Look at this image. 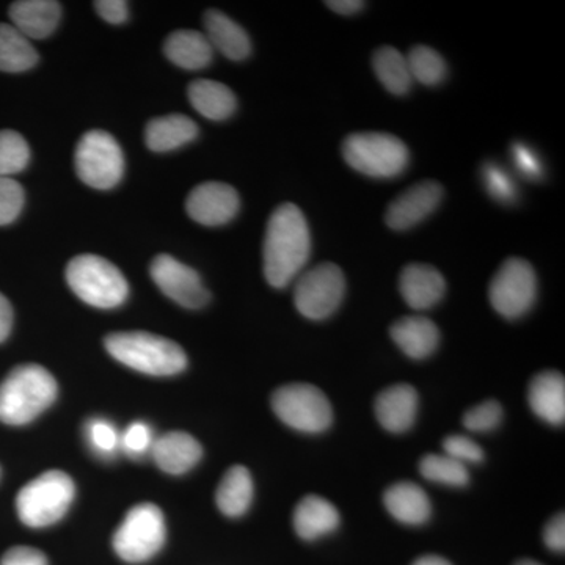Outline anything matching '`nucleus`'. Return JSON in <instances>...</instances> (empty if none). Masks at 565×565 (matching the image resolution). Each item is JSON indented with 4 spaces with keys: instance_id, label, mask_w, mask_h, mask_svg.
I'll list each match as a JSON object with an SVG mask.
<instances>
[{
    "instance_id": "obj_11",
    "label": "nucleus",
    "mask_w": 565,
    "mask_h": 565,
    "mask_svg": "<svg viewBox=\"0 0 565 565\" xmlns=\"http://www.w3.org/2000/svg\"><path fill=\"white\" fill-rule=\"evenodd\" d=\"M489 297L494 311L503 318L525 316L537 297V277L533 266L522 258L505 259L490 282Z\"/></svg>"
},
{
    "instance_id": "obj_28",
    "label": "nucleus",
    "mask_w": 565,
    "mask_h": 565,
    "mask_svg": "<svg viewBox=\"0 0 565 565\" xmlns=\"http://www.w3.org/2000/svg\"><path fill=\"white\" fill-rule=\"evenodd\" d=\"M39 58L28 36L11 24H0V71L22 73L33 68Z\"/></svg>"
},
{
    "instance_id": "obj_17",
    "label": "nucleus",
    "mask_w": 565,
    "mask_h": 565,
    "mask_svg": "<svg viewBox=\"0 0 565 565\" xmlns=\"http://www.w3.org/2000/svg\"><path fill=\"white\" fill-rule=\"evenodd\" d=\"M13 28L29 40H43L54 33L62 18V6L54 0H20L11 3Z\"/></svg>"
},
{
    "instance_id": "obj_41",
    "label": "nucleus",
    "mask_w": 565,
    "mask_h": 565,
    "mask_svg": "<svg viewBox=\"0 0 565 565\" xmlns=\"http://www.w3.org/2000/svg\"><path fill=\"white\" fill-rule=\"evenodd\" d=\"M95 9L109 24H122L128 21L129 7L125 0H98L95 2Z\"/></svg>"
},
{
    "instance_id": "obj_40",
    "label": "nucleus",
    "mask_w": 565,
    "mask_h": 565,
    "mask_svg": "<svg viewBox=\"0 0 565 565\" xmlns=\"http://www.w3.org/2000/svg\"><path fill=\"white\" fill-rule=\"evenodd\" d=\"M0 565H47V559L32 546H13L2 556Z\"/></svg>"
},
{
    "instance_id": "obj_20",
    "label": "nucleus",
    "mask_w": 565,
    "mask_h": 565,
    "mask_svg": "<svg viewBox=\"0 0 565 565\" xmlns=\"http://www.w3.org/2000/svg\"><path fill=\"white\" fill-rule=\"evenodd\" d=\"M527 401L539 418L563 426L565 422V379L556 371L535 375L527 390Z\"/></svg>"
},
{
    "instance_id": "obj_39",
    "label": "nucleus",
    "mask_w": 565,
    "mask_h": 565,
    "mask_svg": "<svg viewBox=\"0 0 565 565\" xmlns=\"http://www.w3.org/2000/svg\"><path fill=\"white\" fill-rule=\"evenodd\" d=\"M512 159L516 170L531 181L541 180L544 177V166H542L541 159H539L537 152L533 148L527 147L523 141H515L512 145Z\"/></svg>"
},
{
    "instance_id": "obj_36",
    "label": "nucleus",
    "mask_w": 565,
    "mask_h": 565,
    "mask_svg": "<svg viewBox=\"0 0 565 565\" xmlns=\"http://www.w3.org/2000/svg\"><path fill=\"white\" fill-rule=\"evenodd\" d=\"M24 189L11 178L0 177V225L17 221L24 207Z\"/></svg>"
},
{
    "instance_id": "obj_7",
    "label": "nucleus",
    "mask_w": 565,
    "mask_h": 565,
    "mask_svg": "<svg viewBox=\"0 0 565 565\" xmlns=\"http://www.w3.org/2000/svg\"><path fill=\"white\" fill-rule=\"evenodd\" d=\"M166 519L152 503L129 509L120 527L115 531L114 550L126 563L139 564L151 559L166 544Z\"/></svg>"
},
{
    "instance_id": "obj_13",
    "label": "nucleus",
    "mask_w": 565,
    "mask_h": 565,
    "mask_svg": "<svg viewBox=\"0 0 565 565\" xmlns=\"http://www.w3.org/2000/svg\"><path fill=\"white\" fill-rule=\"evenodd\" d=\"M239 207V193L236 189L217 181L196 185L185 202V210L193 221L206 226H221L232 222Z\"/></svg>"
},
{
    "instance_id": "obj_3",
    "label": "nucleus",
    "mask_w": 565,
    "mask_h": 565,
    "mask_svg": "<svg viewBox=\"0 0 565 565\" xmlns=\"http://www.w3.org/2000/svg\"><path fill=\"white\" fill-rule=\"evenodd\" d=\"M107 352L117 362L148 375L180 374L188 366L181 345L148 332L111 333L104 341Z\"/></svg>"
},
{
    "instance_id": "obj_43",
    "label": "nucleus",
    "mask_w": 565,
    "mask_h": 565,
    "mask_svg": "<svg viewBox=\"0 0 565 565\" xmlns=\"http://www.w3.org/2000/svg\"><path fill=\"white\" fill-rule=\"evenodd\" d=\"M11 327H13V308L7 297L0 294V343L9 338Z\"/></svg>"
},
{
    "instance_id": "obj_9",
    "label": "nucleus",
    "mask_w": 565,
    "mask_h": 565,
    "mask_svg": "<svg viewBox=\"0 0 565 565\" xmlns=\"http://www.w3.org/2000/svg\"><path fill=\"white\" fill-rule=\"evenodd\" d=\"M76 172L93 189L115 188L125 173V156L118 141L106 131L85 134L76 148Z\"/></svg>"
},
{
    "instance_id": "obj_12",
    "label": "nucleus",
    "mask_w": 565,
    "mask_h": 565,
    "mask_svg": "<svg viewBox=\"0 0 565 565\" xmlns=\"http://www.w3.org/2000/svg\"><path fill=\"white\" fill-rule=\"evenodd\" d=\"M150 270L158 288L181 307L199 310L210 302L211 294L204 288L202 277L173 256H156Z\"/></svg>"
},
{
    "instance_id": "obj_26",
    "label": "nucleus",
    "mask_w": 565,
    "mask_h": 565,
    "mask_svg": "<svg viewBox=\"0 0 565 565\" xmlns=\"http://www.w3.org/2000/svg\"><path fill=\"white\" fill-rule=\"evenodd\" d=\"M167 58L182 70H203L210 65L214 50L202 32L177 31L163 44Z\"/></svg>"
},
{
    "instance_id": "obj_27",
    "label": "nucleus",
    "mask_w": 565,
    "mask_h": 565,
    "mask_svg": "<svg viewBox=\"0 0 565 565\" xmlns=\"http://www.w3.org/2000/svg\"><path fill=\"white\" fill-rule=\"evenodd\" d=\"M253 479L250 471L243 465L230 468L218 484L215 493V503L223 515L236 516L244 515L248 511L253 501Z\"/></svg>"
},
{
    "instance_id": "obj_37",
    "label": "nucleus",
    "mask_w": 565,
    "mask_h": 565,
    "mask_svg": "<svg viewBox=\"0 0 565 565\" xmlns=\"http://www.w3.org/2000/svg\"><path fill=\"white\" fill-rule=\"evenodd\" d=\"M444 455L451 457L457 462L467 463H479L484 459V451L481 446L476 444L473 438L467 437V435H449L444 440Z\"/></svg>"
},
{
    "instance_id": "obj_30",
    "label": "nucleus",
    "mask_w": 565,
    "mask_h": 565,
    "mask_svg": "<svg viewBox=\"0 0 565 565\" xmlns=\"http://www.w3.org/2000/svg\"><path fill=\"white\" fill-rule=\"evenodd\" d=\"M419 473L437 484L463 487L470 481L467 465L446 455H427L419 460Z\"/></svg>"
},
{
    "instance_id": "obj_14",
    "label": "nucleus",
    "mask_w": 565,
    "mask_h": 565,
    "mask_svg": "<svg viewBox=\"0 0 565 565\" xmlns=\"http://www.w3.org/2000/svg\"><path fill=\"white\" fill-rule=\"evenodd\" d=\"M444 188L437 181L416 182L390 203L385 212L386 225L396 232L414 228L429 217L444 199Z\"/></svg>"
},
{
    "instance_id": "obj_42",
    "label": "nucleus",
    "mask_w": 565,
    "mask_h": 565,
    "mask_svg": "<svg viewBox=\"0 0 565 565\" xmlns=\"http://www.w3.org/2000/svg\"><path fill=\"white\" fill-rule=\"evenodd\" d=\"M544 542L553 552L564 553L565 550V516L563 512L553 516L546 523L544 531Z\"/></svg>"
},
{
    "instance_id": "obj_4",
    "label": "nucleus",
    "mask_w": 565,
    "mask_h": 565,
    "mask_svg": "<svg viewBox=\"0 0 565 565\" xmlns=\"http://www.w3.org/2000/svg\"><path fill=\"white\" fill-rule=\"evenodd\" d=\"M66 281L85 303L110 310L126 302L129 285L117 266L98 255H79L66 267Z\"/></svg>"
},
{
    "instance_id": "obj_18",
    "label": "nucleus",
    "mask_w": 565,
    "mask_h": 565,
    "mask_svg": "<svg viewBox=\"0 0 565 565\" xmlns=\"http://www.w3.org/2000/svg\"><path fill=\"white\" fill-rule=\"evenodd\" d=\"M152 459L169 475H184L202 460L199 440L185 433H169L156 438L151 446Z\"/></svg>"
},
{
    "instance_id": "obj_29",
    "label": "nucleus",
    "mask_w": 565,
    "mask_h": 565,
    "mask_svg": "<svg viewBox=\"0 0 565 565\" xmlns=\"http://www.w3.org/2000/svg\"><path fill=\"white\" fill-rule=\"evenodd\" d=\"M373 68L381 84L393 95L401 96L411 90L414 79L408 71L407 61L394 47L384 46L375 51Z\"/></svg>"
},
{
    "instance_id": "obj_46",
    "label": "nucleus",
    "mask_w": 565,
    "mask_h": 565,
    "mask_svg": "<svg viewBox=\"0 0 565 565\" xmlns=\"http://www.w3.org/2000/svg\"><path fill=\"white\" fill-rule=\"evenodd\" d=\"M515 565H542L541 563H537V561H531V559H522L519 561Z\"/></svg>"
},
{
    "instance_id": "obj_15",
    "label": "nucleus",
    "mask_w": 565,
    "mask_h": 565,
    "mask_svg": "<svg viewBox=\"0 0 565 565\" xmlns=\"http://www.w3.org/2000/svg\"><path fill=\"white\" fill-rule=\"evenodd\" d=\"M418 404V393L414 386L392 385L375 399V416L388 433L404 434L415 424Z\"/></svg>"
},
{
    "instance_id": "obj_21",
    "label": "nucleus",
    "mask_w": 565,
    "mask_h": 565,
    "mask_svg": "<svg viewBox=\"0 0 565 565\" xmlns=\"http://www.w3.org/2000/svg\"><path fill=\"white\" fill-rule=\"evenodd\" d=\"M341 516L326 498L308 494L294 511V530L303 541H316L333 533L340 526Z\"/></svg>"
},
{
    "instance_id": "obj_1",
    "label": "nucleus",
    "mask_w": 565,
    "mask_h": 565,
    "mask_svg": "<svg viewBox=\"0 0 565 565\" xmlns=\"http://www.w3.org/2000/svg\"><path fill=\"white\" fill-rule=\"evenodd\" d=\"M264 275L274 288L291 285L311 253V236L303 212L292 203L280 204L267 222Z\"/></svg>"
},
{
    "instance_id": "obj_33",
    "label": "nucleus",
    "mask_w": 565,
    "mask_h": 565,
    "mask_svg": "<svg viewBox=\"0 0 565 565\" xmlns=\"http://www.w3.org/2000/svg\"><path fill=\"white\" fill-rule=\"evenodd\" d=\"M482 181H484L486 191L498 203L512 204L519 199V189H516L515 181L500 163H484Z\"/></svg>"
},
{
    "instance_id": "obj_38",
    "label": "nucleus",
    "mask_w": 565,
    "mask_h": 565,
    "mask_svg": "<svg viewBox=\"0 0 565 565\" xmlns=\"http://www.w3.org/2000/svg\"><path fill=\"white\" fill-rule=\"evenodd\" d=\"M154 438H152L151 427L147 423H132L125 434L120 437V446L128 455L132 457L143 456L150 451Z\"/></svg>"
},
{
    "instance_id": "obj_34",
    "label": "nucleus",
    "mask_w": 565,
    "mask_h": 565,
    "mask_svg": "<svg viewBox=\"0 0 565 565\" xmlns=\"http://www.w3.org/2000/svg\"><path fill=\"white\" fill-rule=\"evenodd\" d=\"M503 419V407L497 401H486L476 405L463 415L465 429L470 433H490L497 429Z\"/></svg>"
},
{
    "instance_id": "obj_8",
    "label": "nucleus",
    "mask_w": 565,
    "mask_h": 565,
    "mask_svg": "<svg viewBox=\"0 0 565 565\" xmlns=\"http://www.w3.org/2000/svg\"><path fill=\"white\" fill-rule=\"evenodd\" d=\"M275 415L286 426L305 434H321L333 422V411L326 394L311 384L282 385L273 394Z\"/></svg>"
},
{
    "instance_id": "obj_22",
    "label": "nucleus",
    "mask_w": 565,
    "mask_h": 565,
    "mask_svg": "<svg viewBox=\"0 0 565 565\" xmlns=\"http://www.w3.org/2000/svg\"><path fill=\"white\" fill-rule=\"evenodd\" d=\"M204 28L212 50L215 47L221 51L230 61H245L250 55L252 41L247 32L222 11L207 10L204 14Z\"/></svg>"
},
{
    "instance_id": "obj_6",
    "label": "nucleus",
    "mask_w": 565,
    "mask_h": 565,
    "mask_svg": "<svg viewBox=\"0 0 565 565\" xmlns=\"http://www.w3.org/2000/svg\"><path fill=\"white\" fill-rule=\"evenodd\" d=\"M343 156L356 172L384 180L399 177L408 166L404 141L386 132L351 134L344 140Z\"/></svg>"
},
{
    "instance_id": "obj_5",
    "label": "nucleus",
    "mask_w": 565,
    "mask_h": 565,
    "mask_svg": "<svg viewBox=\"0 0 565 565\" xmlns=\"http://www.w3.org/2000/svg\"><path fill=\"white\" fill-rule=\"evenodd\" d=\"M76 487L65 471L51 470L25 484L17 497V511L25 526L54 525L68 512Z\"/></svg>"
},
{
    "instance_id": "obj_23",
    "label": "nucleus",
    "mask_w": 565,
    "mask_h": 565,
    "mask_svg": "<svg viewBox=\"0 0 565 565\" xmlns=\"http://www.w3.org/2000/svg\"><path fill=\"white\" fill-rule=\"evenodd\" d=\"M384 503L390 514L404 525H423L433 514L429 497L415 482H397L390 487Z\"/></svg>"
},
{
    "instance_id": "obj_32",
    "label": "nucleus",
    "mask_w": 565,
    "mask_h": 565,
    "mask_svg": "<svg viewBox=\"0 0 565 565\" xmlns=\"http://www.w3.org/2000/svg\"><path fill=\"white\" fill-rule=\"evenodd\" d=\"M31 161L28 141L20 132L0 131V177L11 178L21 173Z\"/></svg>"
},
{
    "instance_id": "obj_35",
    "label": "nucleus",
    "mask_w": 565,
    "mask_h": 565,
    "mask_svg": "<svg viewBox=\"0 0 565 565\" xmlns=\"http://www.w3.org/2000/svg\"><path fill=\"white\" fill-rule=\"evenodd\" d=\"M87 438L93 451L103 457H110L120 448V434L114 424L106 419H92L87 424Z\"/></svg>"
},
{
    "instance_id": "obj_31",
    "label": "nucleus",
    "mask_w": 565,
    "mask_h": 565,
    "mask_svg": "<svg viewBox=\"0 0 565 565\" xmlns=\"http://www.w3.org/2000/svg\"><path fill=\"white\" fill-rule=\"evenodd\" d=\"M405 61H407L412 79L422 82L427 87L441 84L448 73L444 57L433 47L423 46V44L414 47Z\"/></svg>"
},
{
    "instance_id": "obj_16",
    "label": "nucleus",
    "mask_w": 565,
    "mask_h": 565,
    "mask_svg": "<svg viewBox=\"0 0 565 565\" xmlns=\"http://www.w3.org/2000/svg\"><path fill=\"white\" fill-rule=\"evenodd\" d=\"M399 291L414 310H429L446 292L444 275L427 264H408L399 277Z\"/></svg>"
},
{
    "instance_id": "obj_45",
    "label": "nucleus",
    "mask_w": 565,
    "mask_h": 565,
    "mask_svg": "<svg viewBox=\"0 0 565 565\" xmlns=\"http://www.w3.org/2000/svg\"><path fill=\"white\" fill-rule=\"evenodd\" d=\"M414 565H451V563L444 559V557L429 555L419 557V559L415 561Z\"/></svg>"
},
{
    "instance_id": "obj_25",
    "label": "nucleus",
    "mask_w": 565,
    "mask_h": 565,
    "mask_svg": "<svg viewBox=\"0 0 565 565\" xmlns=\"http://www.w3.org/2000/svg\"><path fill=\"white\" fill-rule=\"evenodd\" d=\"M189 102L193 109L212 121H222L236 111L237 102L234 93L217 81L199 79L189 85Z\"/></svg>"
},
{
    "instance_id": "obj_19",
    "label": "nucleus",
    "mask_w": 565,
    "mask_h": 565,
    "mask_svg": "<svg viewBox=\"0 0 565 565\" xmlns=\"http://www.w3.org/2000/svg\"><path fill=\"white\" fill-rule=\"evenodd\" d=\"M397 348L414 360L433 355L440 343V330L430 319L423 316H407L397 319L390 329Z\"/></svg>"
},
{
    "instance_id": "obj_24",
    "label": "nucleus",
    "mask_w": 565,
    "mask_h": 565,
    "mask_svg": "<svg viewBox=\"0 0 565 565\" xmlns=\"http://www.w3.org/2000/svg\"><path fill=\"white\" fill-rule=\"evenodd\" d=\"M199 136V126L185 115L173 114L154 118L145 129V141L151 151L167 152L184 147Z\"/></svg>"
},
{
    "instance_id": "obj_2",
    "label": "nucleus",
    "mask_w": 565,
    "mask_h": 565,
    "mask_svg": "<svg viewBox=\"0 0 565 565\" xmlns=\"http://www.w3.org/2000/svg\"><path fill=\"white\" fill-rule=\"evenodd\" d=\"M57 382L40 364H21L0 384V422L10 426L32 423L54 404Z\"/></svg>"
},
{
    "instance_id": "obj_10",
    "label": "nucleus",
    "mask_w": 565,
    "mask_h": 565,
    "mask_svg": "<svg viewBox=\"0 0 565 565\" xmlns=\"http://www.w3.org/2000/svg\"><path fill=\"white\" fill-rule=\"evenodd\" d=\"M344 292L343 270L337 264L323 263L300 275L294 289V303L305 318L323 321L340 308Z\"/></svg>"
},
{
    "instance_id": "obj_44",
    "label": "nucleus",
    "mask_w": 565,
    "mask_h": 565,
    "mask_svg": "<svg viewBox=\"0 0 565 565\" xmlns=\"http://www.w3.org/2000/svg\"><path fill=\"white\" fill-rule=\"evenodd\" d=\"M326 6L340 14H355L363 10L364 2L362 0H332V2H326Z\"/></svg>"
}]
</instances>
